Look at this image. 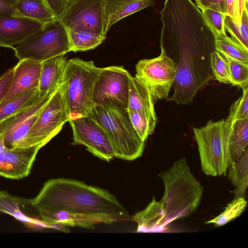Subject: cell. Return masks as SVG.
<instances>
[{
	"mask_svg": "<svg viewBox=\"0 0 248 248\" xmlns=\"http://www.w3.org/2000/svg\"><path fill=\"white\" fill-rule=\"evenodd\" d=\"M99 71L93 61L76 58L67 61L62 78L69 120L89 116L93 106L94 83Z\"/></svg>",
	"mask_w": 248,
	"mask_h": 248,
	"instance_id": "cell-4",
	"label": "cell"
},
{
	"mask_svg": "<svg viewBox=\"0 0 248 248\" xmlns=\"http://www.w3.org/2000/svg\"><path fill=\"white\" fill-rule=\"evenodd\" d=\"M32 200L42 220L52 226L93 229L97 223L130 219L127 211L108 191L77 180L50 179Z\"/></svg>",
	"mask_w": 248,
	"mask_h": 248,
	"instance_id": "cell-1",
	"label": "cell"
},
{
	"mask_svg": "<svg viewBox=\"0 0 248 248\" xmlns=\"http://www.w3.org/2000/svg\"><path fill=\"white\" fill-rule=\"evenodd\" d=\"M44 27L40 22L25 17H0V47L13 48Z\"/></svg>",
	"mask_w": 248,
	"mask_h": 248,
	"instance_id": "cell-15",
	"label": "cell"
},
{
	"mask_svg": "<svg viewBox=\"0 0 248 248\" xmlns=\"http://www.w3.org/2000/svg\"><path fill=\"white\" fill-rule=\"evenodd\" d=\"M232 124L222 119L210 120L202 127L193 128L201 167L207 175H226L230 156V142Z\"/></svg>",
	"mask_w": 248,
	"mask_h": 248,
	"instance_id": "cell-5",
	"label": "cell"
},
{
	"mask_svg": "<svg viewBox=\"0 0 248 248\" xmlns=\"http://www.w3.org/2000/svg\"><path fill=\"white\" fill-rule=\"evenodd\" d=\"M70 0H69V1H70Z\"/></svg>",
	"mask_w": 248,
	"mask_h": 248,
	"instance_id": "cell-39",
	"label": "cell"
},
{
	"mask_svg": "<svg viewBox=\"0 0 248 248\" xmlns=\"http://www.w3.org/2000/svg\"><path fill=\"white\" fill-rule=\"evenodd\" d=\"M64 55L56 56L42 62L38 88L40 96L56 92L62 84L67 62Z\"/></svg>",
	"mask_w": 248,
	"mask_h": 248,
	"instance_id": "cell-18",
	"label": "cell"
},
{
	"mask_svg": "<svg viewBox=\"0 0 248 248\" xmlns=\"http://www.w3.org/2000/svg\"><path fill=\"white\" fill-rule=\"evenodd\" d=\"M215 50L224 55L248 64V50L233 41L228 35L215 36Z\"/></svg>",
	"mask_w": 248,
	"mask_h": 248,
	"instance_id": "cell-28",
	"label": "cell"
},
{
	"mask_svg": "<svg viewBox=\"0 0 248 248\" xmlns=\"http://www.w3.org/2000/svg\"><path fill=\"white\" fill-rule=\"evenodd\" d=\"M226 33L233 41L248 50V13L245 10L242 14L241 21L237 23L231 17L226 15L224 19Z\"/></svg>",
	"mask_w": 248,
	"mask_h": 248,
	"instance_id": "cell-27",
	"label": "cell"
},
{
	"mask_svg": "<svg viewBox=\"0 0 248 248\" xmlns=\"http://www.w3.org/2000/svg\"><path fill=\"white\" fill-rule=\"evenodd\" d=\"M14 16L37 21L44 27L56 20L46 0H18Z\"/></svg>",
	"mask_w": 248,
	"mask_h": 248,
	"instance_id": "cell-21",
	"label": "cell"
},
{
	"mask_svg": "<svg viewBox=\"0 0 248 248\" xmlns=\"http://www.w3.org/2000/svg\"><path fill=\"white\" fill-rule=\"evenodd\" d=\"M14 67L12 81L3 101L38 88L41 62L24 59L19 61Z\"/></svg>",
	"mask_w": 248,
	"mask_h": 248,
	"instance_id": "cell-16",
	"label": "cell"
},
{
	"mask_svg": "<svg viewBox=\"0 0 248 248\" xmlns=\"http://www.w3.org/2000/svg\"><path fill=\"white\" fill-rule=\"evenodd\" d=\"M56 92L48 93L45 96H40L32 105L14 116L4 135L3 143L5 147L11 149L21 148L29 130Z\"/></svg>",
	"mask_w": 248,
	"mask_h": 248,
	"instance_id": "cell-13",
	"label": "cell"
},
{
	"mask_svg": "<svg viewBox=\"0 0 248 248\" xmlns=\"http://www.w3.org/2000/svg\"><path fill=\"white\" fill-rule=\"evenodd\" d=\"M201 10L205 21L215 36L227 35L224 27L225 14L210 8Z\"/></svg>",
	"mask_w": 248,
	"mask_h": 248,
	"instance_id": "cell-32",
	"label": "cell"
},
{
	"mask_svg": "<svg viewBox=\"0 0 248 248\" xmlns=\"http://www.w3.org/2000/svg\"><path fill=\"white\" fill-rule=\"evenodd\" d=\"M248 145V119L239 120L232 124L230 142L229 164L238 161Z\"/></svg>",
	"mask_w": 248,
	"mask_h": 248,
	"instance_id": "cell-23",
	"label": "cell"
},
{
	"mask_svg": "<svg viewBox=\"0 0 248 248\" xmlns=\"http://www.w3.org/2000/svg\"><path fill=\"white\" fill-rule=\"evenodd\" d=\"M13 49L19 61L30 59L41 62L71 51L67 29L56 19Z\"/></svg>",
	"mask_w": 248,
	"mask_h": 248,
	"instance_id": "cell-6",
	"label": "cell"
},
{
	"mask_svg": "<svg viewBox=\"0 0 248 248\" xmlns=\"http://www.w3.org/2000/svg\"><path fill=\"white\" fill-rule=\"evenodd\" d=\"M131 75L122 66L99 68L93 94V105L112 101L126 108Z\"/></svg>",
	"mask_w": 248,
	"mask_h": 248,
	"instance_id": "cell-10",
	"label": "cell"
},
{
	"mask_svg": "<svg viewBox=\"0 0 248 248\" xmlns=\"http://www.w3.org/2000/svg\"><path fill=\"white\" fill-rule=\"evenodd\" d=\"M247 206V202L245 198L237 197L228 204L222 213L205 223H213L216 226H222L240 216Z\"/></svg>",
	"mask_w": 248,
	"mask_h": 248,
	"instance_id": "cell-29",
	"label": "cell"
},
{
	"mask_svg": "<svg viewBox=\"0 0 248 248\" xmlns=\"http://www.w3.org/2000/svg\"><path fill=\"white\" fill-rule=\"evenodd\" d=\"M158 176L165 187L160 202L166 212V224L189 216L199 205L203 187L191 173L185 157L175 161L172 166Z\"/></svg>",
	"mask_w": 248,
	"mask_h": 248,
	"instance_id": "cell-2",
	"label": "cell"
},
{
	"mask_svg": "<svg viewBox=\"0 0 248 248\" xmlns=\"http://www.w3.org/2000/svg\"><path fill=\"white\" fill-rule=\"evenodd\" d=\"M38 89L19 94L0 103V122L15 116L35 102L40 97Z\"/></svg>",
	"mask_w": 248,
	"mask_h": 248,
	"instance_id": "cell-22",
	"label": "cell"
},
{
	"mask_svg": "<svg viewBox=\"0 0 248 248\" xmlns=\"http://www.w3.org/2000/svg\"><path fill=\"white\" fill-rule=\"evenodd\" d=\"M56 18L60 16L68 6L69 0H46Z\"/></svg>",
	"mask_w": 248,
	"mask_h": 248,
	"instance_id": "cell-38",
	"label": "cell"
},
{
	"mask_svg": "<svg viewBox=\"0 0 248 248\" xmlns=\"http://www.w3.org/2000/svg\"><path fill=\"white\" fill-rule=\"evenodd\" d=\"M0 212L12 216L30 228H51L41 218L32 199L15 196L0 190Z\"/></svg>",
	"mask_w": 248,
	"mask_h": 248,
	"instance_id": "cell-14",
	"label": "cell"
},
{
	"mask_svg": "<svg viewBox=\"0 0 248 248\" xmlns=\"http://www.w3.org/2000/svg\"><path fill=\"white\" fill-rule=\"evenodd\" d=\"M66 29L71 51H84L94 49L106 38V36L88 31Z\"/></svg>",
	"mask_w": 248,
	"mask_h": 248,
	"instance_id": "cell-24",
	"label": "cell"
},
{
	"mask_svg": "<svg viewBox=\"0 0 248 248\" xmlns=\"http://www.w3.org/2000/svg\"><path fill=\"white\" fill-rule=\"evenodd\" d=\"M131 124L143 142L153 134L157 122L155 112L127 110Z\"/></svg>",
	"mask_w": 248,
	"mask_h": 248,
	"instance_id": "cell-26",
	"label": "cell"
},
{
	"mask_svg": "<svg viewBox=\"0 0 248 248\" xmlns=\"http://www.w3.org/2000/svg\"><path fill=\"white\" fill-rule=\"evenodd\" d=\"M104 30L106 35L121 19L154 4L152 0H104Z\"/></svg>",
	"mask_w": 248,
	"mask_h": 248,
	"instance_id": "cell-17",
	"label": "cell"
},
{
	"mask_svg": "<svg viewBox=\"0 0 248 248\" xmlns=\"http://www.w3.org/2000/svg\"><path fill=\"white\" fill-rule=\"evenodd\" d=\"M155 103L147 84L139 78L131 76L127 109L155 112Z\"/></svg>",
	"mask_w": 248,
	"mask_h": 248,
	"instance_id": "cell-20",
	"label": "cell"
},
{
	"mask_svg": "<svg viewBox=\"0 0 248 248\" xmlns=\"http://www.w3.org/2000/svg\"><path fill=\"white\" fill-rule=\"evenodd\" d=\"M14 73V67H12L0 77V103L6 95L11 84Z\"/></svg>",
	"mask_w": 248,
	"mask_h": 248,
	"instance_id": "cell-36",
	"label": "cell"
},
{
	"mask_svg": "<svg viewBox=\"0 0 248 248\" xmlns=\"http://www.w3.org/2000/svg\"><path fill=\"white\" fill-rule=\"evenodd\" d=\"M104 0H71L56 19L66 28L94 32L104 36Z\"/></svg>",
	"mask_w": 248,
	"mask_h": 248,
	"instance_id": "cell-9",
	"label": "cell"
},
{
	"mask_svg": "<svg viewBox=\"0 0 248 248\" xmlns=\"http://www.w3.org/2000/svg\"><path fill=\"white\" fill-rule=\"evenodd\" d=\"M73 130V144L84 146L93 155L107 162L115 157L107 134L90 116L69 120Z\"/></svg>",
	"mask_w": 248,
	"mask_h": 248,
	"instance_id": "cell-11",
	"label": "cell"
},
{
	"mask_svg": "<svg viewBox=\"0 0 248 248\" xmlns=\"http://www.w3.org/2000/svg\"><path fill=\"white\" fill-rule=\"evenodd\" d=\"M242 90V95L232 104L226 119L232 124L237 120L248 119V87Z\"/></svg>",
	"mask_w": 248,
	"mask_h": 248,
	"instance_id": "cell-33",
	"label": "cell"
},
{
	"mask_svg": "<svg viewBox=\"0 0 248 248\" xmlns=\"http://www.w3.org/2000/svg\"><path fill=\"white\" fill-rule=\"evenodd\" d=\"M210 63L216 80L221 83L231 84L228 60L223 54L215 50L210 55Z\"/></svg>",
	"mask_w": 248,
	"mask_h": 248,
	"instance_id": "cell-30",
	"label": "cell"
},
{
	"mask_svg": "<svg viewBox=\"0 0 248 248\" xmlns=\"http://www.w3.org/2000/svg\"><path fill=\"white\" fill-rule=\"evenodd\" d=\"M18 0H0V17L14 15Z\"/></svg>",
	"mask_w": 248,
	"mask_h": 248,
	"instance_id": "cell-37",
	"label": "cell"
},
{
	"mask_svg": "<svg viewBox=\"0 0 248 248\" xmlns=\"http://www.w3.org/2000/svg\"><path fill=\"white\" fill-rule=\"evenodd\" d=\"M248 152L246 149L240 159L229 165L228 178L236 188L235 194L237 197L244 195L248 187Z\"/></svg>",
	"mask_w": 248,
	"mask_h": 248,
	"instance_id": "cell-25",
	"label": "cell"
},
{
	"mask_svg": "<svg viewBox=\"0 0 248 248\" xmlns=\"http://www.w3.org/2000/svg\"><path fill=\"white\" fill-rule=\"evenodd\" d=\"M14 116L0 122V175L7 178L19 179L30 174L41 148L38 146L12 149L5 147L4 135Z\"/></svg>",
	"mask_w": 248,
	"mask_h": 248,
	"instance_id": "cell-12",
	"label": "cell"
},
{
	"mask_svg": "<svg viewBox=\"0 0 248 248\" xmlns=\"http://www.w3.org/2000/svg\"><path fill=\"white\" fill-rule=\"evenodd\" d=\"M103 128L112 145L115 157L132 161L140 157L145 144L134 129L127 110L112 101L93 105L89 116Z\"/></svg>",
	"mask_w": 248,
	"mask_h": 248,
	"instance_id": "cell-3",
	"label": "cell"
},
{
	"mask_svg": "<svg viewBox=\"0 0 248 248\" xmlns=\"http://www.w3.org/2000/svg\"><path fill=\"white\" fill-rule=\"evenodd\" d=\"M248 9V0H227L226 15L240 23L243 12Z\"/></svg>",
	"mask_w": 248,
	"mask_h": 248,
	"instance_id": "cell-34",
	"label": "cell"
},
{
	"mask_svg": "<svg viewBox=\"0 0 248 248\" xmlns=\"http://www.w3.org/2000/svg\"><path fill=\"white\" fill-rule=\"evenodd\" d=\"M160 48L159 56L140 60L136 65L135 76L147 84L156 102L168 98L177 72L176 62Z\"/></svg>",
	"mask_w": 248,
	"mask_h": 248,
	"instance_id": "cell-8",
	"label": "cell"
},
{
	"mask_svg": "<svg viewBox=\"0 0 248 248\" xmlns=\"http://www.w3.org/2000/svg\"><path fill=\"white\" fill-rule=\"evenodd\" d=\"M200 9L210 8L226 15L227 0H194Z\"/></svg>",
	"mask_w": 248,
	"mask_h": 248,
	"instance_id": "cell-35",
	"label": "cell"
},
{
	"mask_svg": "<svg viewBox=\"0 0 248 248\" xmlns=\"http://www.w3.org/2000/svg\"><path fill=\"white\" fill-rule=\"evenodd\" d=\"M69 120V112L62 82L29 130L21 148L33 146L41 148L61 130Z\"/></svg>",
	"mask_w": 248,
	"mask_h": 248,
	"instance_id": "cell-7",
	"label": "cell"
},
{
	"mask_svg": "<svg viewBox=\"0 0 248 248\" xmlns=\"http://www.w3.org/2000/svg\"><path fill=\"white\" fill-rule=\"evenodd\" d=\"M166 212L160 202L153 197L152 202L143 210L136 213L132 219L138 224L137 232H161L167 226Z\"/></svg>",
	"mask_w": 248,
	"mask_h": 248,
	"instance_id": "cell-19",
	"label": "cell"
},
{
	"mask_svg": "<svg viewBox=\"0 0 248 248\" xmlns=\"http://www.w3.org/2000/svg\"><path fill=\"white\" fill-rule=\"evenodd\" d=\"M225 56L229 66L231 84L242 89L248 87V64Z\"/></svg>",
	"mask_w": 248,
	"mask_h": 248,
	"instance_id": "cell-31",
	"label": "cell"
}]
</instances>
